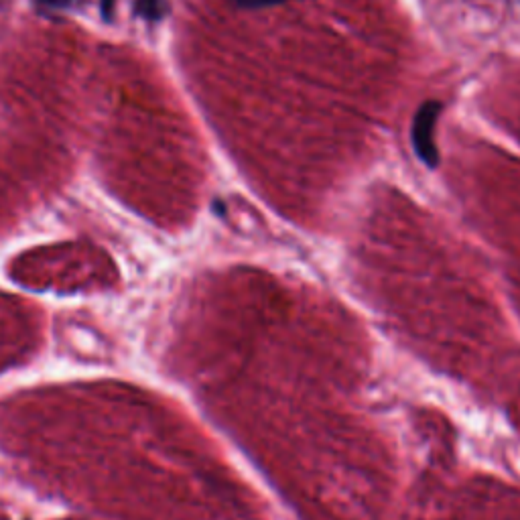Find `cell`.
I'll use <instances>...</instances> for the list:
<instances>
[{
	"label": "cell",
	"instance_id": "1",
	"mask_svg": "<svg viewBox=\"0 0 520 520\" xmlns=\"http://www.w3.org/2000/svg\"><path fill=\"white\" fill-rule=\"evenodd\" d=\"M441 102L437 100H427L419 106V110L415 112L413 118V149L417 153V157L429 167L435 169L439 165V149L435 143V128H437V120L441 114Z\"/></svg>",
	"mask_w": 520,
	"mask_h": 520
},
{
	"label": "cell",
	"instance_id": "2",
	"mask_svg": "<svg viewBox=\"0 0 520 520\" xmlns=\"http://www.w3.org/2000/svg\"><path fill=\"white\" fill-rule=\"evenodd\" d=\"M167 13H169L167 0H137L135 5V15L151 23L165 19Z\"/></svg>",
	"mask_w": 520,
	"mask_h": 520
},
{
	"label": "cell",
	"instance_id": "3",
	"mask_svg": "<svg viewBox=\"0 0 520 520\" xmlns=\"http://www.w3.org/2000/svg\"><path fill=\"white\" fill-rule=\"evenodd\" d=\"M228 3L242 11H256V9H269L289 3V0H228Z\"/></svg>",
	"mask_w": 520,
	"mask_h": 520
},
{
	"label": "cell",
	"instance_id": "4",
	"mask_svg": "<svg viewBox=\"0 0 520 520\" xmlns=\"http://www.w3.org/2000/svg\"><path fill=\"white\" fill-rule=\"evenodd\" d=\"M33 5L43 11H72L82 5V0H33Z\"/></svg>",
	"mask_w": 520,
	"mask_h": 520
},
{
	"label": "cell",
	"instance_id": "5",
	"mask_svg": "<svg viewBox=\"0 0 520 520\" xmlns=\"http://www.w3.org/2000/svg\"><path fill=\"white\" fill-rule=\"evenodd\" d=\"M100 11L104 21H112V13H114V0H100Z\"/></svg>",
	"mask_w": 520,
	"mask_h": 520
}]
</instances>
